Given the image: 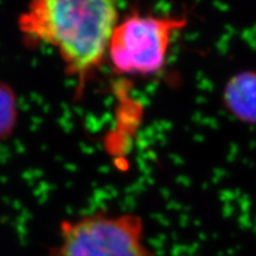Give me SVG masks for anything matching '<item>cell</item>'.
Returning a JSON list of instances; mask_svg holds the SVG:
<instances>
[{
  "label": "cell",
  "instance_id": "cell-2",
  "mask_svg": "<svg viewBox=\"0 0 256 256\" xmlns=\"http://www.w3.org/2000/svg\"><path fill=\"white\" fill-rule=\"evenodd\" d=\"M188 18L180 16L130 14L112 34L107 55L121 75H152L164 66L170 44Z\"/></svg>",
  "mask_w": 256,
  "mask_h": 256
},
{
  "label": "cell",
  "instance_id": "cell-5",
  "mask_svg": "<svg viewBox=\"0 0 256 256\" xmlns=\"http://www.w3.org/2000/svg\"><path fill=\"white\" fill-rule=\"evenodd\" d=\"M14 102L8 89L0 86V136L8 134L14 122Z\"/></svg>",
  "mask_w": 256,
  "mask_h": 256
},
{
  "label": "cell",
  "instance_id": "cell-3",
  "mask_svg": "<svg viewBox=\"0 0 256 256\" xmlns=\"http://www.w3.org/2000/svg\"><path fill=\"white\" fill-rule=\"evenodd\" d=\"M54 256H158L147 247L145 226L134 214H94L66 220Z\"/></svg>",
  "mask_w": 256,
  "mask_h": 256
},
{
  "label": "cell",
  "instance_id": "cell-1",
  "mask_svg": "<svg viewBox=\"0 0 256 256\" xmlns=\"http://www.w3.org/2000/svg\"><path fill=\"white\" fill-rule=\"evenodd\" d=\"M118 23L116 2L110 0H38L22 14L19 28L30 40L56 48L82 88L104 63Z\"/></svg>",
  "mask_w": 256,
  "mask_h": 256
},
{
  "label": "cell",
  "instance_id": "cell-4",
  "mask_svg": "<svg viewBox=\"0 0 256 256\" xmlns=\"http://www.w3.org/2000/svg\"><path fill=\"white\" fill-rule=\"evenodd\" d=\"M223 101L240 121L256 124V72L232 76L224 88Z\"/></svg>",
  "mask_w": 256,
  "mask_h": 256
}]
</instances>
